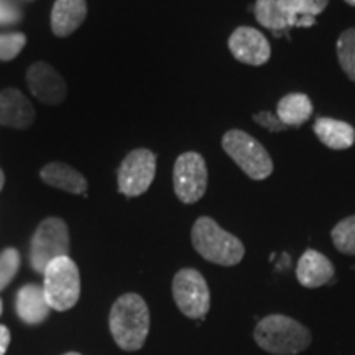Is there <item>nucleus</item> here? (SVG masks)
Instances as JSON below:
<instances>
[{"label": "nucleus", "mask_w": 355, "mask_h": 355, "mask_svg": "<svg viewBox=\"0 0 355 355\" xmlns=\"http://www.w3.org/2000/svg\"><path fill=\"white\" fill-rule=\"evenodd\" d=\"M114 340L123 350L144 347L150 331V311L145 300L135 293H127L115 301L109 318Z\"/></svg>", "instance_id": "obj_1"}, {"label": "nucleus", "mask_w": 355, "mask_h": 355, "mask_svg": "<svg viewBox=\"0 0 355 355\" xmlns=\"http://www.w3.org/2000/svg\"><path fill=\"white\" fill-rule=\"evenodd\" d=\"M254 339L260 349L273 355H296L311 345L313 336L296 319L283 314H270L260 319L254 331Z\"/></svg>", "instance_id": "obj_2"}, {"label": "nucleus", "mask_w": 355, "mask_h": 355, "mask_svg": "<svg viewBox=\"0 0 355 355\" xmlns=\"http://www.w3.org/2000/svg\"><path fill=\"white\" fill-rule=\"evenodd\" d=\"M193 247L202 259L216 265L234 266L241 263L245 255V247L232 234L219 227L211 217H199L191 232Z\"/></svg>", "instance_id": "obj_3"}, {"label": "nucleus", "mask_w": 355, "mask_h": 355, "mask_svg": "<svg viewBox=\"0 0 355 355\" xmlns=\"http://www.w3.org/2000/svg\"><path fill=\"white\" fill-rule=\"evenodd\" d=\"M43 291L50 308L56 311L71 309L81 295V279L76 263L69 257L53 260L44 270Z\"/></svg>", "instance_id": "obj_4"}, {"label": "nucleus", "mask_w": 355, "mask_h": 355, "mask_svg": "<svg viewBox=\"0 0 355 355\" xmlns=\"http://www.w3.org/2000/svg\"><path fill=\"white\" fill-rule=\"evenodd\" d=\"M222 148L252 180H265L273 173V162L268 152L245 132L229 130L222 137Z\"/></svg>", "instance_id": "obj_5"}, {"label": "nucleus", "mask_w": 355, "mask_h": 355, "mask_svg": "<svg viewBox=\"0 0 355 355\" xmlns=\"http://www.w3.org/2000/svg\"><path fill=\"white\" fill-rule=\"evenodd\" d=\"M69 232L64 220L48 217L35 230L30 247V261L35 272L44 273L46 266L60 257H68Z\"/></svg>", "instance_id": "obj_6"}, {"label": "nucleus", "mask_w": 355, "mask_h": 355, "mask_svg": "<svg viewBox=\"0 0 355 355\" xmlns=\"http://www.w3.org/2000/svg\"><path fill=\"white\" fill-rule=\"evenodd\" d=\"M173 298L181 313L189 319H202L211 308L209 286L194 268H183L175 275Z\"/></svg>", "instance_id": "obj_7"}, {"label": "nucleus", "mask_w": 355, "mask_h": 355, "mask_svg": "<svg viewBox=\"0 0 355 355\" xmlns=\"http://www.w3.org/2000/svg\"><path fill=\"white\" fill-rule=\"evenodd\" d=\"M173 184L178 199L184 204L198 202L207 188V166L201 155L188 152L180 155L173 170Z\"/></svg>", "instance_id": "obj_8"}, {"label": "nucleus", "mask_w": 355, "mask_h": 355, "mask_svg": "<svg viewBox=\"0 0 355 355\" xmlns=\"http://www.w3.org/2000/svg\"><path fill=\"white\" fill-rule=\"evenodd\" d=\"M157 173V157L145 148L133 150L123 158L119 168V189L127 198L144 194L153 183Z\"/></svg>", "instance_id": "obj_9"}, {"label": "nucleus", "mask_w": 355, "mask_h": 355, "mask_svg": "<svg viewBox=\"0 0 355 355\" xmlns=\"http://www.w3.org/2000/svg\"><path fill=\"white\" fill-rule=\"evenodd\" d=\"M229 50L241 63L261 66L272 56L268 40L259 30L252 26H239L229 38Z\"/></svg>", "instance_id": "obj_10"}, {"label": "nucleus", "mask_w": 355, "mask_h": 355, "mask_svg": "<svg viewBox=\"0 0 355 355\" xmlns=\"http://www.w3.org/2000/svg\"><path fill=\"white\" fill-rule=\"evenodd\" d=\"M26 83H28L32 94L48 105L61 104L64 101L66 92H68L61 74L50 64L42 63V61L32 64L26 71Z\"/></svg>", "instance_id": "obj_11"}, {"label": "nucleus", "mask_w": 355, "mask_h": 355, "mask_svg": "<svg viewBox=\"0 0 355 355\" xmlns=\"http://www.w3.org/2000/svg\"><path fill=\"white\" fill-rule=\"evenodd\" d=\"M35 122V109L19 89L0 92V125L28 128Z\"/></svg>", "instance_id": "obj_12"}, {"label": "nucleus", "mask_w": 355, "mask_h": 355, "mask_svg": "<svg viewBox=\"0 0 355 355\" xmlns=\"http://www.w3.org/2000/svg\"><path fill=\"white\" fill-rule=\"evenodd\" d=\"M296 277L304 288H319L327 285L334 277V265L321 252L309 248L301 255Z\"/></svg>", "instance_id": "obj_13"}, {"label": "nucleus", "mask_w": 355, "mask_h": 355, "mask_svg": "<svg viewBox=\"0 0 355 355\" xmlns=\"http://www.w3.org/2000/svg\"><path fill=\"white\" fill-rule=\"evenodd\" d=\"M87 15L86 0H56L51 12V30L64 38L76 32Z\"/></svg>", "instance_id": "obj_14"}, {"label": "nucleus", "mask_w": 355, "mask_h": 355, "mask_svg": "<svg viewBox=\"0 0 355 355\" xmlns=\"http://www.w3.org/2000/svg\"><path fill=\"white\" fill-rule=\"evenodd\" d=\"M17 313L26 324H40L50 314L43 286L26 285L17 295Z\"/></svg>", "instance_id": "obj_15"}, {"label": "nucleus", "mask_w": 355, "mask_h": 355, "mask_svg": "<svg viewBox=\"0 0 355 355\" xmlns=\"http://www.w3.org/2000/svg\"><path fill=\"white\" fill-rule=\"evenodd\" d=\"M314 133L332 150H347L355 144V128L347 122L321 117L314 123Z\"/></svg>", "instance_id": "obj_16"}, {"label": "nucleus", "mask_w": 355, "mask_h": 355, "mask_svg": "<svg viewBox=\"0 0 355 355\" xmlns=\"http://www.w3.org/2000/svg\"><path fill=\"white\" fill-rule=\"evenodd\" d=\"M46 184L64 189L71 194H84L87 189V180L81 173L64 163H50L40 173Z\"/></svg>", "instance_id": "obj_17"}, {"label": "nucleus", "mask_w": 355, "mask_h": 355, "mask_svg": "<svg viewBox=\"0 0 355 355\" xmlns=\"http://www.w3.org/2000/svg\"><path fill=\"white\" fill-rule=\"evenodd\" d=\"M311 114H313V104L306 94L293 92L278 102L277 115L288 128L303 125Z\"/></svg>", "instance_id": "obj_18"}, {"label": "nucleus", "mask_w": 355, "mask_h": 355, "mask_svg": "<svg viewBox=\"0 0 355 355\" xmlns=\"http://www.w3.org/2000/svg\"><path fill=\"white\" fill-rule=\"evenodd\" d=\"M254 13L257 21L265 28L272 30L275 35L286 32L290 28L285 12L279 7L278 0H257Z\"/></svg>", "instance_id": "obj_19"}, {"label": "nucleus", "mask_w": 355, "mask_h": 355, "mask_svg": "<svg viewBox=\"0 0 355 355\" xmlns=\"http://www.w3.org/2000/svg\"><path fill=\"white\" fill-rule=\"evenodd\" d=\"M279 7L285 12L290 28L298 25L301 19H316L324 12L329 0H278Z\"/></svg>", "instance_id": "obj_20"}, {"label": "nucleus", "mask_w": 355, "mask_h": 355, "mask_svg": "<svg viewBox=\"0 0 355 355\" xmlns=\"http://www.w3.org/2000/svg\"><path fill=\"white\" fill-rule=\"evenodd\" d=\"M337 58L340 68L355 83V28H349L337 40Z\"/></svg>", "instance_id": "obj_21"}, {"label": "nucleus", "mask_w": 355, "mask_h": 355, "mask_svg": "<svg viewBox=\"0 0 355 355\" xmlns=\"http://www.w3.org/2000/svg\"><path fill=\"white\" fill-rule=\"evenodd\" d=\"M331 237L340 254L355 255V214L340 220L332 229Z\"/></svg>", "instance_id": "obj_22"}, {"label": "nucleus", "mask_w": 355, "mask_h": 355, "mask_svg": "<svg viewBox=\"0 0 355 355\" xmlns=\"http://www.w3.org/2000/svg\"><path fill=\"white\" fill-rule=\"evenodd\" d=\"M20 266V254L15 248H7L0 254V291L12 282Z\"/></svg>", "instance_id": "obj_23"}, {"label": "nucleus", "mask_w": 355, "mask_h": 355, "mask_svg": "<svg viewBox=\"0 0 355 355\" xmlns=\"http://www.w3.org/2000/svg\"><path fill=\"white\" fill-rule=\"evenodd\" d=\"M26 38L24 33H3L0 35V60L10 61L24 50Z\"/></svg>", "instance_id": "obj_24"}, {"label": "nucleus", "mask_w": 355, "mask_h": 355, "mask_svg": "<svg viewBox=\"0 0 355 355\" xmlns=\"http://www.w3.org/2000/svg\"><path fill=\"white\" fill-rule=\"evenodd\" d=\"M254 121L259 123L260 127L266 128V130L270 132H283L286 130V125L279 121L278 115H275L272 112H259L254 115Z\"/></svg>", "instance_id": "obj_25"}, {"label": "nucleus", "mask_w": 355, "mask_h": 355, "mask_svg": "<svg viewBox=\"0 0 355 355\" xmlns=\"http://www.w3.org/2000/svg\"><path fill=\"white\" fill-rule=\"evenodd\" d=\"M19 19V10L7 0H0V24H15Z\"/></svg>", "instance_id": "obj_26"}, {"label": "nucleus", "mask_w": 355, "mask_h": 355, "mask_svg": "<svg viewBox=\"0 0 355 355\" xmlns=\"http://www.w3.org/2000/svg\"><path fill=\"white\" fill-rule=\"evenodd\" d=\"M8 343H10V332L6 326H0V355L6 354Z\"/></svg>", "instance_id": "obj_27"}, {"label": "nucleus", "mask_w": 355, "mask_h": 355, "mask_svg": "<svg viewBox=\"0 0 355 355\" xmlns=\"http://www.w3.org/2000/svg\"><path fill=\"white\" fill-rule=\"evenodd\" d=\"M3 183H6V176H3V171L0 170V189L3 188Z\"/></svg>", "instance_id": "obj_28"}, {"label": "nucleus", "mask_w": 355, "mask_h": 355, "mask_svg": "<svg viewBox=\"0 0 355 355\" xmlns=\"http://www.w3.org/2000/svg\"><path fill=\"white\" fill-rule=\"evenodd\" d=\"M345 2L349 3V6H352V7H355V0H345Z\"/></svg>", "instance_id": "obj_29"}, {"label": "nucleus", "mask_w": 355, "mask_h": 355, "mask_svg": "<svg viewBox=\"0 0 355 355\" xmlns=\"http://www.w3.org/2000/svg\"><path fill=\"white\" fill-rule=\"evenodd\" d=\"M64 355H81V354H78V352H69V354H64Z\"/></svg>", "instance_id": "obj_30"}, {"label": "nucleus", "mask_w": 355, "mask_h": 355, "mask_svg": "<svg viewBox=\"0 0 355 355\" xmlns=\"http://www.w3.org/2000/svg\"><path fill=\"white\" fill-rule=\"evenodd\" d=\"M0 314H2V301H0Z\"/></svg>", "instance_id": "obj_31"}]
</instances>
